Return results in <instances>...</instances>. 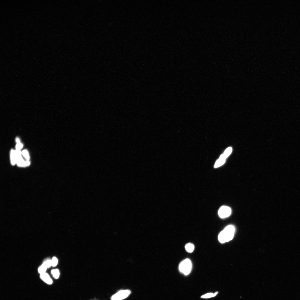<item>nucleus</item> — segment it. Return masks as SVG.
Wrapping results in <instances>:
<instances>
[{"label": "nucleus", "mask_w": 300, "mask_h": 300, "mask_svg": "<svg viewBox=\"0 0 300 300\" xmlns=\"http://www.w3.org/2000/svg\"><path fill=\"white\" fill-rule=\"evenodd\" d=\"M40 277L45 283L48 285H52L53 281L48 273H45L40 274Z\"/></svg>", "instance_id": "423d86ee"}, {"label": "nucleus", "mask_w": 300, "mask_h": 300, "mask_svg": "<svg viewBox=\"0 0 300 300\" xmlns=\"http://www.w3.org/2000/svg\"><path fill=\"white\" fill-rule=\"evenodd\" d=\"M225 162V160L221 159H219L217 160L214 165L215 168H217L223 165Z\"/></svg>", "instance_id": "1a4fd4ad"}, {"label": "nucleus", "mask_w": 300, "mask_h": 300, "mask_svg": "<svg viewBox=\"0 0 300 300\" xmlns=\"http://www.w3.org/2000/svg\"><path fill=\"white\" fill-rule=\"evenodd\" d=\"M51 273L54 277L56 279H58L59 278L60 273L59 270L58 269L52 270Z\"/></svg>", "instance_id": "9d476101"}, {"label": "nucleus", "mask_w": 300, "mask_h": 300, "mask_svg": "<svg viewBox=\"0 0 300 300\" xmlns=\"http://www.w3.org/2000/svg\"><path fill=\"white\" fill-rule=\"evenodd\" d=\"M235 229L233 225H229L226 226L220 233L218 239L220 242L223 244L229 242L234 237Z\"/></svg>", "instance_id": "f257e3e1"}, {"label": "nucleus", "mask_w": 300, "mask_h": 300, "mask_svg": "<svg viewBox=\"0 0 300 300\" xmlns=\"http://www.w3.org/2000/svg\"><path fill=\"white\" fill-rule=\"evenodd\" d=\"M11 160V164L14 165L17 164V156L16 151L12 150L11 151L10 154Z\"/></svg>", "instance_id": "0eeeda50"}, {"label": "nucleus", "mask_w": 300, "mask_h": 300, "mask_svg": "<svg viewBox=\"0 0 300 300\" xmlns=\"http://www.w3.org/2000/svg\"><path fill=\"white\" fill-rule=\"evenodd\" d=\"M185 247L186 251L189 253H192L195 249L194 246L191 243L187 244L185 245Z\"/></svg>", "instance_id": "6e6552de"}, {"label": "nucleus", "mask_w": 300, "mask_h": 300, "mask_svg": "<svg viewBox=\"0 0 300 300\" xmlns=\"http://www.w3.org/2000/svg\"><path fill=\"white\" fill-rule=\"evenodd\" d=\"M218 293V292H217L214 293H207V294L202 296L201 297L204 298H208L214 297L216 296L217 295Z\"/></svg>", "instance_id": "9b49d317"}, {"label": "nucleus", "mask_w": 300, "mask_h": 300, "mask_svg": "<svg viewBox=\"0 0 300 300\" xmlns=\"http://www.w3.org/2000/svg\"><path fill=\"white\" fill-rule=\"evenodd\" d=\"M23 147V145L20 142L17 143L16 146V149L20 150L22 149Z\"/></svg>", "instance_id": "f3484780"}, {"label": "nucleus", "mask_w": 300, "mask_h": 300, "mask_svg": "<svg viewBox=\"0 0 300 300\" xmlns=\"http://www.w3.org/2000/svg\"><path fill=\"white\" fill-rule=\"evenodd\" d=\"M16 142H17V143H19L20 142V140H19V138H17V139H16Z\"/></svg>", "instance_id": "a211bd4d"}, {"label": "nucleus", "mask_w": 300, "mask_h": 300, "mask_svg": "<svg viewBox=\"0 0 300 300\" xmlns=\"http://www.w3.org/2000/svg\"><path fill=\"white\" fill-rule=\"evenodd\" d=\"M47 268V267L43 264L38 269V270L39 273L41 274L46 273Z\"/></svg>", "instance_id": "f8f14e48"}, {"label": "nucleus", "mask_w": 300, "mask_h": 300, "mask_svg": "<svg viewBox=\"0 0 300 300\" xmlns=\"http://www.w3.org/2000/svg\"><path fill=\"white\" fill-rule=\"evenodd\" d=\"M15 151L17 165L20 167H27L30 165V162L29 160L25 161L23 159L20 150L16 149Z\"/></svg>", "instance_id": "20e7f679"}, {"label": "nucleus", "mask_w": 300, "mask_h": 300, "mask_svg": "<svg viewBox=\"0 0 300 300\" xmlns=\"http://www.w3.org/2000/svg\"><path fill=\"white\" fill-rule=\"evenodd\" d=\"M232 148L229 147L227 148L225 150V151L223 154H224L226 158H227L231 154V152H232Z\"/></svg>", "instance_id": "ddd939ff"}, {"label": "nucleus", "mask_w": 300, "mask_h": 300, "mask_svg": "<svg viewBox=\"0 0 300 300\" xmlns=\"http://www.w3.org/2000/svg\"><path fill=\"white\" fill-rule=\"evenodd\" d=\"M52 266H56L58 263V260L56 257H53L51 260Z\"/></svg>", "instance_id": "2eb2a0df"}, {"label": "nucleus", "mask_w": 300, "mask_h": 300, "mask_svg": "<svg viewBox=\"0 0 300 300\" xmlns=\"http://www.w3.org/2000/svg\"><path fill=\"white\" fill-rule=\"evenodd\" d=\"M231 210L229 207L223 206L220 208L218 211L219 216L221 218H223L228 217L231 214Z\"/></svg>", "instance_id": "39448f33"}, {"label": "nucleus", "mask_w": 300, "mask_h": 300, "mask_svg": "<svg viewBox=\"0 0 300 300\" xmlns=\"http://www.w3.org/2000/svg\"><path fill=\"white\" fill-rule=\"evenodd\" d=\"M131 291L129 290H122L112 295V300H121L125 299L129 295Z\"/></svg>", "instance_id": "7ed1b4c3"}, {"label": "nucleus", "mask_w": 300, "mask_h": 300, "mask_svg": "<svg viewBox=\"0 0 300 300\" xmlns=\"http://www.w3.org/2000/svg\"><path fill=\"white\" fill-rule=\"evenodd\" d=\"M47 268H49L52 266L51 260H48L45 261L43 263Z\"/></svg>", "instance_id": "dca6fc26"}, {"label": "nucleus", "mask_w": 300, "mask_h": 300, "mask_svg": "<svg viewBox=\"0 0 300 300\" xmlns=\"http://www.w3.org/2000/svg\"><path fill=\"white\" fill-rule=\"evenodd\" d=\"M192 267L191 261L189 259H186L182 261L179 266L180 271L184 275H188L191 271Z\"/></svg>", "instance_id": "f03ea898"}, {"label": "nucleus", "mask_w": 300, "mask_h": 300, "mask_svg": "<svg viewBox=\"0 0 300 300\" xmlns=\"http://www.w3.org/2000/svg\"><path fill=\"white\" fill-rule=\"evenodd\" d=\"M22 154L27 160H29L30 156L28 151L26 150H24L22 152Z\"/></svg>", "instance_id": "4468645a"}]
</instances>
